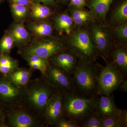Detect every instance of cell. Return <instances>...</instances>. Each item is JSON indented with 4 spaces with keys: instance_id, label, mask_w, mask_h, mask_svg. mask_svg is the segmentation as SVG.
Listing matches in <instances>:
<instances>
[{
    "instance_id": "6da1fadb",
    "label": "cell",
    "mask_w": 127,
    "mask_h": 127,
    "mask_svg": "<svg viewBox=\"0 0 127 127\" xmlns=\"http://www.w3.org/2000/svg\"><path fill=\"white\" fill-rule=\"evenodd\" d=\"M101 66L78 59L72 76L74 93L87 97L98 95V77Z\"/></svg>"
},
{
    "instance_id": "7a4b0ae2",
    "label": "cell",
    "mask_w": 127,
    "mask_h": 127,
    "mask_svg": "<svg viewBox=\"0 0 127 127\" xmlns=\"http://www.w3.org/2000/svg\"><path fill=\"white\" fill-rule=\"evenodd\" d=\"M55 89L42 79L30 81L23 90L21 105L28 111L42 116L48 100Z\"/></svg>"
},
{
    "instance_id": "3957f363",
    "label": "cell",
    "mask_w": 127,
    "mask_h": 127,
    "mask_svg": "<svg viewBox=\"0 0 127 127\" xmlns=\"http://www.w3.org/2000/svg\"><path fill=\"white\" fill-rule=\"evenodd\" d=\"M95 97H86L74 92H63V117L81 125L95 111Z\"/></svg>"
},
{
    "instance_id": "277c9868",
    "label": "cell",
    "mask_w": 127,
    "mask_h": 127,
    "mask_svg": "<svg viewBox=\"0 0 127 127\" xmlns=\"http://www.w3.org/2000/svg\"><path fill=\"white\" fill-rule=\"evenodd\" d=\"M66 42V49L78 59L95 62L99 53L91 33L87 30L79 29L72 32Z\"/></svg>"
},
{
    "instance_id": "5b68a950",
    "label": "cell",
    "mask_w": 127,
    "mask_h": 127,
    "mask_svg": "<svg viewBox=\"0 0 127 127\" xmlns=\"http://www.w3.org/2000/svg\"><path fill=\"white\" fill-rule=\"evenodd\" d=\"M66 48V42L52 35L32 37L26 46L19 48L18 53L34 55L48 60L53 55Z\"/></svg>"
},
{
    "instance_id": "8992f818",
    "label": "cell",
    "mask_w": 127,
    "mask_h": 127,
    "mask_svg": "<svg viewBox=\"0 0 127 127\" xmlns=\"http://www.w3.org/2000/svg\"><path fill=\"white\" fill-rule=\"evenodd\" d=\"M124 78L121 73L109 62L101 66L98 77V95H111L118 89Z\"/></svg>"
},
{
    "instance_id": "52a82bcc",
    "label": "cell",
    "mask_w": 127,
    "mask_h": 127,
    "mask_svg": "<svg viewBox=\"0 0 127 127\" xmlns=\"http://www.w3.org/2000/svg\"><path fill=\"white\" fill-rule=\"evenodd\" d=\"M42 78L47 84L54 89L63 92H74L71 75L50 63Z\"/></svg>"
},
{
    "instance_id": "ba28073f",
    "label": "cell",
    "mask_w": 127,
    "mask_h": 127,
    "mask_svg": "<svg viewBox=\"0 0 127 127\" xmlns=\"http://www.w3.org/2000/svg\"><path fill=\"white\" fill-rule=\"evenodd\" d=\"M91 23L90 33L98 51L107 62L112 48V35L106 26L100 23L93 22Z\"/></svg>"
},
{
    "instance_id": "9c48e42d",
    "label": "cell",
    "mask_w": 127,
    "mask_h": 127,
    "mask_svg": "<svg viewBox=\"0 0 127 127\" xmlns=\"http://www.w3.org/2000/svg\"><path fill=\"white\" fill-rule=\"evenodd\" d=\"M24 88L11 81L5 75H0V102L11 108L21 105Z\"/></svg>"
},
{
    "instance_id": "30bf717a",
    "label": "cell",
    "mask_w": 127,
    "mask_h": 127,
    "mask_svg": "<svg viewBox=\"0 0 127 127\" xmlns=\"http://www.w3.org/2000/svg\"><path fill=\"white\" fill-rule=\"evenodd\" d=\"M63 92L55 89L48 100L42 117L45 123L54 126L63 116Z\"/></svg>"
},
{
    "instance_id": "8fae6325",
    "label": "cell",
    "mask_w": 127,
    "mask_h": 127,
    "mask_svg": "<svg viewBox=\"0 0 127 127\" xmlns=\"http://www.w3.org/2000/svg\"><path fill=\"white\" fill-rule=\"evenodd\" d=\"M7 113V120L9 126L12 127H36L41 126L40 120L34 114L21 109L11 108Z\"/></svg>"
},
{
    "instance_id": "7c38bea8",
    "label": "cell",
    "mask_w": 127,
    "mask_h": 127,
    "mask_svg": "<svg viewBox=\"0 0 127 127\" xmlns=\"http://www.w3.org/2000/svg\"><path fill=\"white\" fill-rule=\"evenodd\" d=\"M120 110L116 106L113 96L100 95L96 96L95 111L102 118L117 117Z\"/></svg>"
},
{
    "instance_id": "4fadbf2b",
    "label": "cell",
    "mask_w": 127,
    "mask_h": 127,
    "mask_svg": "<svg viewBox=\"0 0 127 127\" xmlns=\"http://www.w3.org/2000/svg\"><path fill=\"white\" fill-rule=\"evenodd\" d=\"M50 63L60 67L72 76L78 63V59L66 48L49 58Z\"/></svg>"
},
{
    "instance_id": "5bb4252c",
    "label": "cell",
    "mask_w": 127,
    "mask_h": 127,
    "mask_svg": "<svg viewBox=\"0 0 127 127\" xmlns=\"http://www.w3.org/2000/svg\"><path fill=\"white\" fill-rule=\"evenodd\" d=\"M8 30L13 37L15 46L19 48L26 46L32 38V34L26 28L24 23L14 22Z\"/></svg>"
},
{
    "instance_id": "9a60e30c",
    "label": "cell",
    "mask_w": 127,
    "mask_h": 127,
    "mask_svg": "<svg viewBox=\"0 0 127 127\" xmlns=\"http://www.w3.org/2000/svg\"><path fill=\"white\" fill-rule=\"evenodd\" d=\"M25 27L34 38L52 35L54 28L53 23L47 20L33 21L29 20L27 22Z\"/></svg>"
},
{
    "instance_id": "2e32d148",
    "label": "cell",
    "mask_w": 127,
    "mask_h": 127,
    "mask_svg": "<svg viewBox=\"0 0 127 127\" xmlns=\"http://www.w3.org/2000/svg\"><path fill=\"white\" fill-rule=\"evenodd\" d=\"M115 0H88L86 6L93 13L95 18L105 20L110 6Z\"/></svg>"
},
{
    "instance_id": "e0dca14e",
    "label": "cell",
    "mask_w": 127,
    "mask_h": 127,
    "mask_svg": "<svg viewBox=\"0 0 127 127\" xmlns=\"http://www.w3.org/2000/svg\"><path fill=\"white\" fill-rule=\"evenodd\" d=\"M68 11L74 25L77 27L85 26L92 23L95 19L93 13L90 10H84L83 8L71 6L68 9Z\"/></svg>"
},
{
    "instance_id": "ac0fdd59",
    "label": "cell",
    "mask_w": 127,
    "mask_h": 127,
    "mask_svg": "<svg viewBox=\"0 0 127 127\" xmlns=\"http://www.w3.org/2000/svg\"><path fill=\"white\" fill-rule=\"evenodd\" d=\"M54 27L60 33L69 36L73 31L74 23L70 15L66 12L55 16L53 17Z\"/></svg>"
},
{
    "instance_id": "d6986e66",
    "label": "cell",
    "mask_w": 127,
    "mask_h": 127,
    "mask_svg": "<svg viewBox=\"0 0 127 127\" xmlns=\"http://www.w3.org/2000/svg\"><path fill=\"white\" fill-rule=\"evenodd\" d=\"M32 69L19 68L5 75L14 84L22 88H24L30 82L32 75Z\"/></svg>"
},
{
    "instance_id": "ffe728a7",
    "label": "cell",
    "mask_w": 127,
    "mask_h": 127,
    "mask_svg": "<svg viewBox=\"0 0 127 127\" xmlns=\"http://www.w3.org/2000/svg\"><path fill=\"white\" fill-rule=\"evenodd\" d=\"M111 63L118 70L124 78L127 76V52L124 47H118L114 50L111 55Z\"/></svg>"
},
{
    "instance_id": "44dd1931",
    "label": "cell",
    "mask_w": 127,
    "mask_h": 127,
    "mask_svg": "<svg viewBox=\"0 0 127 127\" xmlns=\"http://www.w3.org/2000/svg\"><path fill=\"white\" fill-rule=\"evenodd\" d=\"M30 10L29 18L32 21L48 20L53 14L50 6L41 3H32Z\"/></svg>"
},
{
    "instance_id": "7402d4cb",
    "label": "cell",
    "mask_w": 127,
    "mask_h": 127,
    "mask_svg": "<svg viewBox=\"0 0 127 127\" xmlns=\"http://www.w3.org/2000/svg\"><path fill=\"white\" fill-rule=\"evenodd\" d=\"M20 55L27 62L31 69L38 70L40 72L42 76L44 75L50 63L49 60L36 55L24 53Z\"/></svg>"
},
{
    "instance_id": "603a6c76",
    "label": "cell",
    "mask_w": 127,
    "mask_h": 127,
    "mask_svg": "<svg viewBox=\"0 0 127 127\" xmlns=\"http://www.w3.org/2000/svg\"><path fill=\"white\" fill-rule=\"evenodd\" d=\"M19 67V63L12 57L9 53L0 55V73L6 75Z\"/></svg>"
},
{
    "instance_id": "cb8c5ba5",
    "label": "cell",
    "mask_w": 127,
    "mask_h": 127,
    "mask_svg": "<svg viewBox=\"0 0 127 127\" xmlns=\"http://www.w3.org/2000/svg\"><path fill=\"white\" fill-rule=\"evenodd\" d=\"M10 8L14 22L24 23L29 18L30 7L10 3Z\"/></svg>"
},
{
    "instance_id": "d4e9b609",
    "label": "cell",
    "mask_w": 127,
    "mask_h": 127,
    "mask_svg": "<svg viewBox=\"0 0 127 127\" xmlns=\"http://www.w3.org/2000/svg\"><path fill=\"white\" fill-rule=\"evenodd\" d=\"M15 46L13 37L7 30L0 39V55L4 53H10Z\"/></svg>"
},
{
    "instance_id": "484cf974",
    "label": "cell",
    "mask_w": 127,
    "mask_h": 127,
    "mask_svg": "<svg viewBox=\"0 0 127 127\" xmlns=\"http://www.w3.org/2000/svg\"><path fill=\"white\" fill-rule=\"evenodd\" d=\"M112 19L114 22L119 24L127 22V1H124L116 8L113 14Z\"/></svg>"
},
{
    "instance_id": "4316f807",
    "label": "cell",
    "mask_w": 127,
    "mask_h": 127,
    "mask_svg": "<svg viewBox=\"0 0 127 127\" xmlns=\"http://www.w3.org/2000/svg\"><path fill=\"white\" fill-rule=\"evenodd\" d=\"M81 127H102L101 118L95 111L80 125Z\"/></svg>"
},
{
    "instance_id": "83f0119b",
    "label": "cell",
    "mask_w": 127,
    "mask_h": 127,
    "mask_svg": "<svg viewBox=\"0 0 127 127\" xmlns=\"http://www.w3.org/2000/svg\"><path fill=\"white\" fill-rule=\"evenodd\" d=\"M102 127H124L117 116L102 118Z\"/></svg>"
},
{
    "instance_id": "f1b7e54d",
    "label": "cell",
    "mask_w": 127,
    "mask_h": 127,
    "mask_svg": "<svg viewBox=\"0 0 127 127\" xmlns=\"http://www.w3.org/2000/svg\"><path fill=\"white\" fill-rule=\"evenodd\" d=\"M54 126L57 127H81L77 123L68 120L63 117L60 118Z\"/></svg>"
},
{
    "instance_id": "f546056e",
    "label": "cell",
    "mask_w": 127,
    "mask_h": 127,
    "mask_svg": "<svg viewBox=\"0 0 127 127\" xmlns=\"http://www.w3.org/2000/svg\"><path fill=\"white\" fill-rule=\"evenodd\" d=\"M117 36L120 39L127 40V22L119 24L115 29Z\"/></svg>"
},
{
    "instance_id": "4dcf8cb0",
    "label": "cell",
    "mask_w": 127,
    "mask_h": 127,
    "mask_svg": "<svg viewBox=\"0 0 127 127\" xmlns=\"http://www.w3.org/2000/svg\"><path fill=\"white\" fill-rule=\"evenodd\" d=\"M32 3H42L51 7L57 8L59 6L55 0H31Z\"/></svg>"
},
{
    "instance_id": "1f68e13d",
    "label": "cell",
    "mask_w": 127,
    "mask_h": 127,
    "mask_svg": "<svg viewBox=\"0 0 127 127\" xmlns=\"http://www.w3.org/2000/svg\"><path fill=\"white\" fill-rule=\"evenodd\" d=\"M117 117L120 122L122 124L124 127H127V109H120Z\"/></svg>"
},
{
    "instance_id": "d6a6232c",
    "label": "cell",
    "mask_w": 127,
    "mask_h": 127,
    "mask_svg": "<svg viewBox=\"0 0 127 127\" xmlns=\"http://www.w3.org/2000/svg\"><path fill=\"white\" fill-rule=\"evenodd\" d=\"M71 6L79 8H83L86 6V0H70Z\"/></svg>"
},
{
    "instance_id": "836d02e7",
    "label": "cell",
    "mask_w": 127,
    "mask_h": 127,
    "mask_svg": "<svg viewBox=\"0 0 127 127\" xmlns=\"http://www.w3.org/2000/svg\"><path fill=\"white\" fill-rule=\"evenodd\" d=\"M10 3L22 5L30 7L32 4L31 0H9Z\"/></svg>"
},
{
    "instance_id": "e575fe53",
    "label": "cell",
    "mask_w": 127,
    "mask_h": 127,
    "mask_svg": "<svg viewBox=\"0 0 127 127\" xmlns=\"http://www.w3.org/2000/svg\"><path fill=\"white\" fill-rule=\"evenodd\" d=\"M118 89L119 91H122L123 92L127 93V79L125 78L120 84Z\"/></svg>"
},
{
    "instance_id": "d590c367",
    "label": "cell",
    "mask_w": 127,
    "mask_h": 127,
    "mask_svg": "<svg viewBox=\"0 0 127 127\" xmlns=\"http://www.w3.org/2000/svg\"><path fill=\"white\" fill-rule=\"evenodd\" d=\"M4 121V113L1 109L0 108V124L4 125L5 127H8L7 125L5 124Z\"/></svg>"
},
{
    "instance_id": "8d00e7d4",
    "label": "cell",
    "mask_w": 127,
    "mask_h": 127,
    "mask_svg": "<svg viewBox=\"0 0 127 127\" xmlns=\"http://www.w3.org/2000/svg\"><path fill=\"white\" fill-rule=\"evenodd\" d=\"M58 1H59V2L63 4H66L68 2L69 0H57Z\"/></svg>"
},
{
    "instance_id": "74e56055",
    "label": "cell",
    "mask_w": 127,
    "mask_h": 127,
    "mask_svg": "<svg viewBox=\"0 0 127 127\" xmlns=\"http://www.w3.org/2000/svg\"><path fill=\"white\" fill-rule=\"evenodd\" d=\"M4 0H0V4L3 2V1H4Z\"/></svg>"
},
{
    "instance_id": "f35d334b",
    "label": "cell",
    "mask_w": 127,
    "mask_h": 127,
    "mask_svg": "<svg viewBox=\"0 0 127 127\" xmlns=\"http://www.w3.org/2000/svg\"><path fill=\"white\" fill-rule=\"evenodd\" d=\"M0 127H5V126H4V125H0Z\"/></svg>"
}]
</instances>
